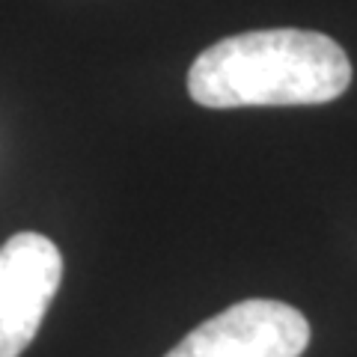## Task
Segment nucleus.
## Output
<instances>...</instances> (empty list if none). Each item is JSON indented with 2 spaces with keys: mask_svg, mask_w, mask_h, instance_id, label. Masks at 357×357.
<instances>
[{
  "mask_svg": "<svg viewBox=\"0 0 357 357\" xmlns=\"http://www.w3.org/2000/svg\"><path fill=\"white\" fill-rule=\"evenodd\" d=\"M351 84V63L325 33L277 27L227 36L199 54L188 93L203 107L325 105Z\"/></svg>",
  "mask_w": 357,
  "mask_h": 357,
  "instance_id": "obj_1",
  "label": "nucleus"
},
{
  "mask_svg": "<svg viewBox=\"0 0 357 357\" xmlns=\"http://www.w3.org/2000/svg\"><path fill=\"white\" fill-rule=\"evenodd\" d=\"M310 321L283 301L253 298L211 316L164 357H301Z\"/></svg>",
  "mask_w": 357,
  "mask_h": 357,
  "instance_id": "obj_2",
  "label": "nucleus"
},
{
  "mask_svg": "<svg viewBox=\"0 0 357 357\" xmlns=\"http://www.w3.org/2000/svg\"><path fill=\"white\" fill-rule=\"evenodd\" d=\"M63 280L57 244L15 232L0 248V357H21L33 342Z\"/></svg>",
  "mask_w": 357,
  "mask_h": 357,
  "instance_id": "obj_3",
  "label": "nucleus"
}]
</instances>
